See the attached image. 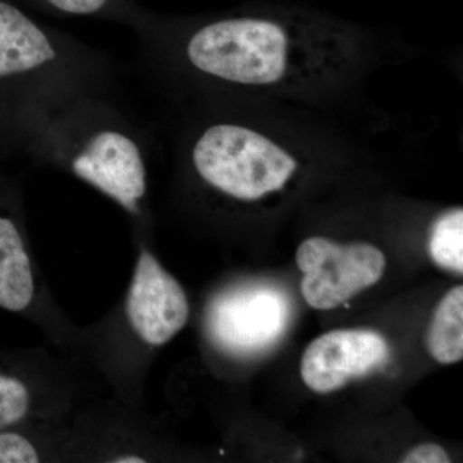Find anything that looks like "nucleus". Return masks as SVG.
<instances>
[{"mask_svg":"<svg viewBox=\"0 0 463 463\" xmlns=\"http://www.w3.org/2000/svg\"><path fill=\"white\" fill-rule=\"evenodd\" d=\"M44 7L71 16H116L133 17L130 0H38Z\"/></svg>","mask_w":463,"mask_h":463,"instance_id":"nucleus-13","label":"nucleus"},{"mask_svg":"<svg viewBox=\"0 0 463 463\" xmlns=\"http://www.w3.org/2000/svg\"><path fill=\"white\" fill-rule=\"evenodd\" d=\"M429 353L438 364H453L463 358V288L447 292L435 310L426 336Z\"/></svg>","mask_w":463,"mask_h":463,"instance_id":"nucleus-10","label":"nucleus"},{"mask_svg":"<svg viewBox=\"0 0 463 463\" xmlns=\"http://www.w3.org/2000/svg\"><path fill=\"white\" fill-rule=\"evenodd\" d=\"M17 426L0 429V463L41 462L38 447Z\"/></svg>","mask_w":463,"mask_h":463,"instance_id":"nucleus-14","label":"nucleus"},{"mask_svg":"<svg viewBox=\"0 0 463 463\" xmlns=\"http://www.w3.org/2000/svg\"><path fill=\"white\" fill-rule=\"evenodd\" d=\"M125 313L134 334L152 347L169 343L190 318V303L181 283L148 248L139 250L125 300Z\"/></svg>","mask_w":463,"mask_h":463,"instance_id":"nucleus-6","label":"nucleus"},{"mask_svg":"<svg viewBox=\"0 0 463 463\" xmlns=\"http://www.w3.org/2000/svg\"><path fill=\"white\" fill-rule=\"evenodd\" d=\"M429 252L443 269L463 272V212L450 210L439 216L431 228Z\"/></svg>","mask_w":463,"mask_h":463,"instance_id":"nucleus-11","label":"nucleus"},{"mask_svg":"<svg viewBox=\"0 0 463 463\" xmlns=\"http://www.w3.org/2000/svg\"><path fill=\"white\" fill-rule=\"evenodd\" d=\"M67 166L130 214H139L147 194V166L139 143L123 128L94 125L67 143Z\"/></svg>","mask_w":463,"mask_h":463,"instance_id":"nucleus-3","label":"nucleus"},{"mask_svg":"<svg viewBox=\"0 0 463 463\" xmlns=\"http://www.w3.org/2000/svg\"><path fill=\"white\" fill-rule=\"evenodd\" d=\"M35 297V273L21 225L0 209V307L23 315Z\"/></svg>","mask_w":463,"mask_h":463,"instance_id":"nucleus-9","label":"nucleus"},{"mask_svg":"<svg viewBox=\"0 0 463 463\" xmlns=\"http://www.w3.org/2000/svg\"><path fill=\"white\" fill-rule=\"evenodd\" d=\"M288 295L269 283L228 289L210 304L207 328L213 341L234 355H252L277 343L291 319Z\"/></svg>","mask_w":463,"mask_h":463,"instance_id":"nucleus-4","label":"nucleus"},{"mask_svg":"<svg viewBox=\"0 0 463 463\" xmlns=\"http://www.w3.org/2000/svg\"><path fill=\"white\" fill-rule=\"evenodd\" d=\"M111 462L118 463H145V457L133 455V453H125V455L116 456L114 459H111Z\"/></svg>","mask_w":463,"mask_h":463,"instance_id":"nucleus-16","label":"nucleus"},{"mask_svg":"<svg viewBox=\"0 0 463 463\" xmlns=\"http://www.w3.org/2000/svg\"><path fill=\"white\" fill-rule=\"evenodd\" d=\"M29 383L5 364H0V429L21 425L32 411Z\"/></svg>","mask_w":463,"mask_h":463,"instance_id":"nucleus-12","label":"nucleus"},{"mask_svg":"<svg viewBox=\"0 0 463 463\" xmlns=\"http://www.w3.org/2000/svg\"><path fill=\"white\" fill-rule=\"evenodd\" d=\"M192 163L203 182L242 201L281 190L298 167L281 146L236 124L207 128L194 143Z\"/></svg>","mask_w":463,"mask_h":463,"instance_id":"nucleus-2","label":"nucleus"},{"mask_svg":"<svg viewBox=\"0 0 463 463\" xmlns=\"http://www.w3.org/2000/svg\"><path fill=\"white\" fill-rule=\"evenodd\" d=\"M389 355L388 341L380 332L367 328L327 332L304 352L301 379L313 392L327 394L373 373Z\"/></svg>","mask_w":463,"mask_h":463,"instance_id":"nucleus-7","label":"nucleus"},{"mask_svg":"<svg viewBox=\"0 0 463 463\" xmlns=\"http://www.w3.org/2000/svg\"><path fill=\"white\" fill-rule=\"evenodd\" d=\"M53 33L0 0V80L44 75L60 63Z\"/></svg>","mask_w":463,"mask_h":463,"instance_id":"nucleus-8","label":"nucleus"},{"mask_svg":"<svg viewBox=\"0 0 463 463\" xmlns=\"http://www.w3.org/2000/svg\"><path fill=\"white\" fill-rule=\"evenodd\" d=\"M297 264L303 273L301 294L307 303L330 310L376 285L385 272L386 259L370 243L340 245L312 237L298 246Z\"/></svg>","mask_w":463,"mask_h":463,"instance_id":"nucleus-5","label":"nucleus"},{"mask_svg":"<svg viewBox=\"0 0 463 463\" xmlns=\"http://www.w3.org/2000/svg\"><path fill=\"white\" fill-rule=\"evenodd\" d=\"M288 21L233 16L212 21L192 33L185 56L197 71L241 85L279 83L288 65Z\"/></svg>","mask_w":463,"mask_h":463,"instance_id":"nucleus-1","label":"nucleus"},{"mask_svg":"<svg viewBox=\"0 0 463 463\" xmlns=\"http://www.w3.org/2000/svg\"><path fill=\"white\" fill-rule=\"evenodd\" d=\"M404 463H448L450 462L449 456L443 447L438 444L426 443L414 447L412 450L402 459Z\"/></svg>","mask_w":463,"mask_h":463,"instance_id":"nucleus-15","label":"nucleus"}]
</instances>
